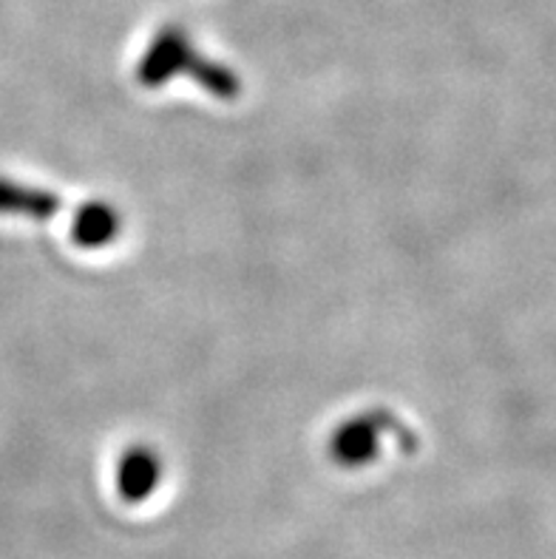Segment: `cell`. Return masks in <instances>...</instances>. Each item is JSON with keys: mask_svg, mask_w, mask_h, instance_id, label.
Here are the masks:
<instances>
[{"mask_svg": "<svg viewBox=\"0 0 556 559\" xmlns=\"http://www.w3.org/2000/svg\"><path fill=\"white\" fill-rule=\"evenodd\" d=\"M193 78L204 92L218 99H236L241 94V78L225 63L204 57L193 46L182 26H163L137 63V80L142 88H163L174 78Z\"/></svg>", "mask_w": 556, "mask_h": 559, "instance_id": "obj_1", "label": "cell"}, {"mask_svg": "<svg viewBox=\"0 0 556 559\" xmlns=\"http://www.w3.org/2000/svg\"><path fill=\"white\" fill-rule=\"evenodd\" d=\"M163 480V463L154 449L131 447L117 463V495L122 503H142Z\"/></svg>", "mask_w": 556, "mask_h": 559, "instance_id": "obj_3", "label": "cell"}, {"mask_svg": "<svg viewBox=\"0 0 556 559\" xmlns=\"http://www.w3.org/2000/svg\"><path fill=\"white\" fill-rule=\"evenodd\" d=\"M60 211H63V199L57 193L0 177V216L51 219Z\"/></svg>", "mask_w": 556, "mask_h": 559, "instance_id": "obj_4", "label": "cell"}, {"mask_svg": "<svg viewBox=\"0 0 556 559\" xmlns=\"http://www.w3.org/2000/svg\"><path fill=\"white\" fill-rule=\"evenodd\" d=\"M122 230L120 213L114 211L108 202H88L78 211L74 222H71V239L78 248L97 250L111 245Z\"/></svg>", "mask_w": 556, "mask_h": 559, "instance_id": "obj_5", "label": "cell"}, {"mask_svg": "<svg viewBox=\"0 0 556 559\" xmlns=\"http://www.w3.org/2000/svg\"><path fill=\"white\" fill-rule=\"evenodd\" d=\"M392 435L406 454L417 449V435L403 424L392 409L378 406V409H367L355 415V418L344 420L335 429L330 440L332 461L344 468H364L372 461H378L380 454V438Z\"/></svg>", "mask_w": 556, "mask_h": 559, "instance_id": "obj_2", "label": "cell"}]
</instances>
